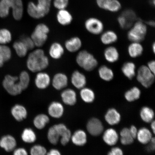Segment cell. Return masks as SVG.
I'll use <instances>...</instances> for the list:
<instances>
[{"instance_id":"cell-52","label":"cell","mask_w":155,"mask_h":155,"mask_svg":"<svg viewBox=\"0 0 155 155\" xmlns=\"http://www.w3.org/2000/svg\"><path fill=\"white\" fill-rule=\"evenodd\" d=\"M46 155H62L61 153L57 149H51L48 152H47Z\"/></svg>"},{"instance_id":"cell-32","label":"cell","mask_w":155,"mask_h":155,"mask_svg":"<svg viewBox=\"0 0 155 155\" xmlns=\"http://www.w3.org/2000/svg\"><path fill=\"white\" fill-rule=\"evenodd\" d=\"M80 95L83 101L87 103L92 102L95 97L94 93L91 89L85 87L81 89Z\"/></svg>"},{"instance_id":"cell-23","label":"cell","mask_w":155,"mask_h":155,"mask_svg":"<svg viewBox=\"0 0 155 155\" xmlns=\"http://www.w3.org/2000/svg\"><path fill=\"white\" fill-rule=\"evenodd\" d=\"M104 58L108 62L114 63L117 61L119 58V54L117 48L114 46H110L104 50Z\"/></svg>"},{"instance_id":"cell-38","label":"cell","mask_w":155,"mask_h":155,"mask_svg":"<svg viewBox=\"0 0 155 155\" xmlns=\"http://www.w3.org/2000/svg\"><path fill=\"white\" fill-rule=\"evenodd\" d=\"M30 74L26 71H23L18 77V82L23 91L28 88L30 84Z\"/></svg>"},{"instance_id":"cell-5","label":"cell","mask_w":155,"mask_h":155,"mask_svg":"<svg viewBox=\"0 0 155 155\" xmlns=\"http://www.w3.org/2000/svg\"><path fill=\"white\" fill-rule=\"evenodd\" d=\"M76 61L79 67L87 71L94 70L98 65L95 58L86 50L79 52L77 56Z\"/></svg>"},{"instance_id":"cell-48","label":"cell","mask_w":155,"mask_h":155,"mask_svg":"<svg viewBox=\"0 0 155 155\" xmlns=\"http://www.w3.org/2000/svg\"><path fill=\"white\" fill-rule=\"evenodd\" d=\"M13 155H28L26 149L22 147L15 148L13 150Z\"/></svg>"},{"instance_id":"cell-27","label":"cell","mask_w":155,"mask_h":155,"mask_svg":"<svg viewBox=\"0 0 155 155\" xmlns=\"http://www.w3.org/2000/svg\"><path fill=\"white\" fill-rule=\"evenodd\" d=\"M136 65L132 62H127L121 68L122 73L128 79L131 80L136 75Z\"/></svg>"},{"instance_id":"cell-50","label":"cell","mask_w":155,"mask_h":155,"mask_svg":"<svg viewBox=\"0 0 155 155\" xmlns=\"http://www.w3.org/2000/svg\"><path fill=\"white\" fill-rule=\"evenodd\" d=\"M147 67L150 70L151 72L155 74V61H149L147 64Z\"/></svg>"},{"instance_id":"cell-25","label":"cell","mask_w":155,"mask_h":155,"mask_svg":"<svg viewBox=\"0 0 155 155\" xmlns=\"http://www.w3.org/2000/svg\"><path fill=\"white\" fill-rule=\"evenodd\" d=\"M143 48L140 42H132L128 48V53L132 58H137L142 55Z\"/></svg>"},{"instance_id":"cell-24","label":"cell","mask_w":155,"mask_h":155,"mask_svg":"<svg viewBox=\"0 0 155 155\" xmlns=\"http://www.w3.org/2000/svg\"><path fill=\"white\" fill-rule=\"evenodd\" d=\"M105 119L110 125H115L119 123L121 120V116L117 110L114 108L110 109L107 112Z\"/></svg>"},{"instance_id":"cell-15","label":"cell","mask_w":155,"mask_h":155,"mask_svg":"<svg viewBox=\"0 0 155 155\" xmlns=\"http://www.w3.org/2000/svg\"><path fill=\"white\" fill-rule=\"evenodd\" d=\"M11 113L13 118L18 122L24 120L28 115L26 108L22 104H19L13 106L11 108Z\"/></svg>"},{"instance_id":"cell-18","label":"cell","mask_w":155,"mask_h":155,"mask_svg":"<svg viewBox=\"0 0 155 155\" xmlns=\"http://www.w3.org/2000/svg\"><path fill=\"white\" fill-rule=\"evenodd\" d=\"M58 22L63 26L71 24L73 21L72 14L66 9L59 10L56 15Z\"/></svg>"},{"instance_id":"cell-43","label":"cell","mask_w":155,"mask_h":155,"mask_svg":"<svg viewBox=\"0 0 155 155\" xmlns=\"http://www.w3.org/2000/svg\"><path fill=\"white\" fill-rule=\"evenodd\" d=\"M121 8V5L119 0H111L107 11L112 13L117 12Z\"/></svg>"},{"instance_id":"cell-26","label":"cell","mask_w":155,"mask_h":155,"mask_svg":"<svg viewBox=\"0 0 155 155\" xmlns=\"http://www.w3.org/2000/svg\"><path fill=\"white\" fill-rule=\"evenodd\" d=\"M50 118L48 116L44 114H38L34 117L33 124L38 130H42L49 123Z\"/></svg>"},{"instance_id":"cell-13","label":"cell","mask_w":155,"mask_h":155,"mask_svg":"<svg viewBox=\"0 0 155 155\" xmlns=\"http://www.w3.org/2000/svg\"><path fill=\"white\" fill-rule=\"evenodd\" d=\"M52 85L55 90L60 91L66 87L68 83V79L66 75L62 73H58L54 75L52 81Z\"/></svg>"},{"instance_id":"cell-8","label":"cell","mask_w":155,"mask_h":155,"mask_svg":"<svg viewBox=\"0 0 155 155\" xmlns=\"http://www.w3.org/2000/svg\"><path fill=\"white\" fill-rule=\"evenodd\" d=\"M137 79L143 87L148 88L154 82L155 74L151 72L147 66L143 65L139 67L137 71Z\"/></svg>"},{"instance_id":"cell-11","label":"cell","mask_w":155,"mask_h":155,"mask_svg":"<svg viewBox=\"0 0 155 155\" xmlns=\"http://www.w3.org/2000/svg\"><path fill=\"white\" fill-rule=\"evenodd\" d=\"M87 130L91 135L97 136L101 134L103 131L104 127L101 122L97 118H92L87 125Z\"/></svg>"},{"instance_id":"cell-2","label":"cell","mask_w":155,"mask_h":155,"mask_svg":"<svg viewBox=\"0 0 155 155\" xmlns=\"http://www.w3.org/2000/svg\"><path fill=\"white\" fill-rule=\"evenodd\" d=\"M12 9V15L15 20L20 21L24 14V5L22 0H1L0 17L5 18Z\"/></svg>"},{"instance_id":"cell-40","label":"cell","mask_w":155,"mask_h":155,"mask_svg":"<svg viewBox=\"0 0 155 155\" xmlns=\"http://www.w3.org/2000/svg\"><path fill=\"white\" fill-rule=\"evenodd\" d=\"M12 39V35L10 31L7 29L0 30V44L5 45L9 43Z\"/></svg>"},{"instance_id":"cell-56","label":"cell","mask_w":155,"mask_h":155,"mask_svg":"<svg viewBox=\"0 0 155 155\" xmlns=\"http://www.w3.org/2000/svg\"><path fill=\"white\" fill-rule=\"evenodd\" d=\"M5 62L0 59V68L3 66V65L4 63Z\"/></svg>"},{"instance_id":"cell-9","label":"cell","mask_w":155,"mask_h":155,"mask_svg":"<svg viewBox=\"0 0 155 155\" xmlns=\"http://www.w3.org/2000/svg\"><path fill=\"white\" fill-rule=\"evenodd\" d=\"M84 26L87 31L94 35L101 34L104 28L102 21L94 17H90L86 19L84 23Z\"/></svg>"},{"instance_id":"cell-16","label":"cell","mask_w":155,"mask_h":155,"mask_svg":"<svg viewBox=\"0 0 155 155\" xmlns=\"http://www.w3.org/2000/svg\"><path fill=\"white\" fill-rule=\"evenodd\" d=\"M61 97L63 102L67 105L72 106L76 103L77 94L72 89H65L61 93Z\"/></svg>"},{"instance_id":"cell-19","label":"cell","mask_w":155,"mask_h":155,"mask_svg":"<svg viewBox=\"0 0 155 155\" xmlns=\"http://www.w3.org/2000/svg\"><path fill=\"white\" fill-rule=\"evenodd\" d=\"M50 57L52 59H61L64 53V49L62 45L58 42H54L50 46L48 51Z\"/></svg>"},{"instance_id":"cell-47","label":"cell","mask_w":155,"mask_h":155,"mask_svg":"<svg viewBox=\"0 0 155 155\" xmlns=\"http://www.w3.org/2000/svg\"><path fill=\"white\" fill-rule=\"evenodd\" d=\"M111 0H96L97 5L100 9L107 10Z\"/></svg>"},{"instance_id":"cell-49","label":"cell","mask_w":155,"mask_h":155,"mask_svg":"<svg viewBox=\"0 0 155 155\" xmlns=\"http://www.w3.org/2000/svg\"><path fill=\"white\" fill-rule=\"evenodd\" d=\"M107 155H123V151L118 147H115L108 153Z\"/></svg>"},{"instance_id":"cell-30","label":"cell","mask_w":155,"mask_h":155,"mask_svg":"<svg viewBox=\"0 0 155 155\" xmlns=\"http://www.w3.org/2000/svg\"><path fill=\"white\" fill-rule=\"evenodd\" d=\"M152 133L146 128L140 129L137 132V138L141 144H148L152 138Z\"/></svg>"},{"instance_id":"cell-58","label":"cell","mask_w":155,"mask_h":155,"mask_svg":"<svg viewBox=\"0 0 155 155\" xmlns=\"http://www.w3.org/2000/svg\"><path fill=\"white\" fill-rule=\"evenodd\" d=\"M151 3L152 5H155V0H151Z\"/></svg>"},{"instance_id":"cell-29","label":"cell","mask_w":155,"mask_h":155,"mask_svg":"<svg viewBox=\"0 0 155 155\" xmlns=\"http://www.w3.org/2000/svg\"><path fill=\"white\" fill-rule=\"evenodd\" d=\"M118 39L117 35L112 30L106 31L101 36V40L103 44L105 45L111 44L117 41Z\"/></svg>"},{"instance_id":"cell-7","label":"cell","mask_w":155,"mask_h":155,"mask_svg":"<svg viewBox=\"0 0 155 155\" xmlns=\"http://www.w3.org/2000/svg\"><path fill=\"white\" fill-rule=\"evenodd\" d=\"M3 86L6 91L12 96L18 95L23 91L18 82V77L6 75L3 80Z\"/></svg>"},{"instance_id":"cell-31","label":"cell","mask_w":155,"mask_h":155,"mask_svg":"<svg viewBox=\"0 0 155 155\" xmlns=\"http://www.w3.org/2000/svg\"><path fill=\"white\" fill-rule=\"evenodd\" d=\"M98 71L99 75L103 80L109 82L114 78L113 71L107 66H102L99 69Z\"/></svg>"},{"instance_id":"cell-4","label":"cell","mask_w":155,"mask_h":155,"mask_svg":"<svg viewBox=\"0 0 155 155\" xmlns=\"http://www.w3.org/2000/svg\"><path fill=\"white\" fill-rule=\"evenodd\" d=\"M127 33V38L132 42H140L144 40L147 32V27L141 20L136 21Z\"/></svg>"},{"instance_id":"cell-34","label":"cell","mask_w":155,"mask_h":155,"mask_svg":"<svg viewBox=\"0 0 155 155\" xmlns=\"http://www.w3.org/2000/svg\"><path fill=\"white\" fill-rule=\"evenodd\" d=\"M141 94L140 89L138 87H134L125 92V97L128 101L133 102L140 98Z\"/></svg>"},{"instance_id":"cell-44","label":"cell","mask_w":155,"mask_h":155,"mask_svg":"<svg viewBox=\"0 0 155 155\" xmlns=\"http://www.w3.org/2000/svg\"><path fill=\"white\" fill-rule=\"evenodd\" d=\"M69 4V0H53V5L55 8L59 10L67 8Z\"/></svg>"},{"instance_id":"cell-41","label":"cell","mask_w":155,"mask_h":155,"mask_svg":"<svg viewBox=\"0 0 155 155\" xmlns=\"http://www.w3.org/2000/svg\"><path fill=\"white\" fill-rule=\"evenodd\" d=\"M12 56L11 48L5 45H0V59L4 62L9 61Z\"/></svg>"},{"instance_id":"cell-21","label":"cell","mask_w":155,"mask_h":155,"mask_svg":"<svg viewBox=\"0 0 155 155\" xmlns=\"http://www.w3.org/2000/svg\"><path fill=\"white\" fill-rule=\"evenodd\" d=\"M71 140L73 144L76 146H83L87 143L86 134L82 130H78L74 132L71 135Z\"/></svg>"},{"instance_id":"cell-42","label":"cell","mask_w":155,"mask_h":155,"mask_svg":"<svg viewBox=\"0 0 155 155\" xmlns=\"http://www.w3.org/2000/svg\"><path fill=\"white\" fill-rule=\"evenodd\" d=\"M30 153V155H46L47 150L42 145L36 144L31 147Z\"/></svg>"},{"instance_id":"cell-20","label":"cell","mask_w":155,"mask_h":155,"mask_svg":"<svg viewBox=\"0 0 155 155\" xmlns=\"http://www.w3.org/2000/svg\"><path fill=\"white\" fill-rule=\"evenodd\" d=\"M82 46L81 39L78 37H73L66 41L65 47L71 53H75L80 49Z\"/></svg>"},{"instance_id":"cell-54","label":"cell","mask_w":155,"mask_h":155,"mask_svg":"<svg viewBox=\"0 0 155 155\" xmlns=\"http://www.w3.org/2000/svg\"><path fill=\"white\" fill-rule=\"evenodd\" d=\"M151 129H152V130L153 131V133L154 134L155 131V123L154 121H152V124H151Z\"/></svg>"},{"instance_id":"cell-6","label":"cell","mask_w":155,"mask_h":155,"mask_svg":"<svg viewBox=\"0 0 155 155\" xmlns=\"http://www.w3.org/2000/svg\"><path fill=\"white\" fill-rule=\"evenodd\" d=\"M49 32V27L46 24L41 23L36 25L30 37L36 47H41L45 44Z\"/></svg>"},{"instance_id":"cell-35","label":"cell","mask_w":155,"mask_h":155,"mask_svg":"<svg viewBox=\"0 0 155 155\" xmlns=\"http://www.w3.org/2000/svg\"><path fill=\"white\" fill-rule=\"evenodd\" d=\"M140 116L141 119L145 123H150L154 119V112L148 107H144L141 110Z\"/></svg>"},{"instance_id":"cell-14","label":"cell","mask_w":155,"mask_h":155,"mask_svg":"<svg viewBox=\"0 0 155 155\" xmlns=\"http://www.w3.org/2000/svg\"><path fill=\"white\" fill-rule=\"evenodd\" d=\"M17 145L16 139L10 135L4 136L0 139V147L7 152L14 150L16 148Z\"/></svg>"},{"instance_id":"cell-57","label":"cell","mask_w":155,"mask_h":155,"mask_svg":"<svg viewBox=\"0 0 155 155\" xmlns=\"http://www.w3.org/2000/svg\"><path fill=\"white\" fill-rule=\"evenodd\" d=\"M152 49L153 52L155 54V43L154 42L153 44L152 45Z\"/></svg>"},{"instance_id":"cell-12","label":"cell","mask_w":155,"mask_h":155,"mask_svg":"<svg viewBox=\"0 0 155 155\" xmlns=\"http://www.w3.org/2000/svg\"><path fill=\"white\" fill-rule=\"evenodd\" d=\"M48 115L54 119H59L64 115V108L63 104L58 101H53L50 103L48 108Z\"/></svg>"},{"instance_id":"cell-10","label":"cell","mask_w":155,"mask_h":155,"mask_svg":"<svg viewBox=\"0 0 155 155\" xmlns=\"http://www.w3.org/2000/svg\"><path fill=\"white\" fill-rule=\"evenodd\" d=\"M51 79L48 73L40 71L37 74L35 79V84L38 89L41 90L47 88L51 83Z\"/></svg>"},{"instance_id":"cell-55","label":"cell","mask_w":155,"mask_h":155,"mask_svg":"<svg viewBox=\"0 0 155 155\" xmlns=\"http://www.w3.org/2000/svg\"><path fill=\"white\" fill-rule=\"evenodd\" d=\"M147 24L152 27H154L155 26V22L153 21H149Z\"/></svg>"},{"instance_id":"cell-45","label":"cell","mask_w":155,"mask_h":155,"mask_svg":"<svg viewBox=\"0 0 155 155\" xmlns=\"http://www.w3.org/2000/svg\"><path fill=\"white\" fill-rule=\"evenodd\" d=\"M71 132L70 129H68L67 130L61 135L60 137V141L61 144L63 146H65L68 144L71 140Z\"/></svg>"},{"instance_id":"cell-1","label":"cell","mask_w":155,"mask_h":155,"mask_svg":"<svg viewBox=\"0 0 155 155\" xmlns=\"http://www.w3.org/2000/svg\"><path fill=\"white\" fill-rule=\"evenodd\" d=\"M49 59L44 50L38 48L29 54L27 60L28 69L33 73H38L47 68L49 65Z\"/></svg>"},{"instance_id":"cell-53","label":"cell","mask_w":155,"mask_h":155,"mask_svg":"<svg viewBox=\"0 0 155 155\" xmlns=\"http://www.w3.org/2000/svg\"><path fill=\"white\" fill-rule=\"evenodd\" d=\"M150 144L148 146V150L149 151H152L154 150L155 149V138L154 137H152V139L150 141Z\"/></svg>"},{"instance_id":"cell-17","label":"cell","mask_w":155,"mask_h":155,"mask_svg":"<svg viewBox=\"0 0 155 155\" xmlns=\"http://www.w3.org/2000/svg\"><path fill=\"white\" fill-rule=\"evenodd\" d=\"M71 82L74 86L78 89L84 88L87 84L86 76L78 71H75L73 73L71 77Z\"/></svg>"},{"instance_id":"cell-36","label":"cell","mask_w":155,"mask_h":155,"mask_svg":"<svg viewBox=\"0 0 155 155\" xmlns=\"http://www.w3.org/2000/svg\"><path fill=\"white\" fill-rule=\"evenodd\" d=\"M47 138L48 141L53 145H57L60 141V135L53 126L48 129Z\"/></svg>"},{"instance_id":"cell-39","label":"cell","mask_w":155,"mask_h":155,"mask_svg":"<svg viewBox=\"0 0 155 155\" xmlns=\"http://www.w3.org/2000/svg\"><path fill=\"white\" fill-rule=\"evenodd\" d=\"M121 15L124 17L129 28H130L136 20V15L134 12L131 9H127L124 11Z\"/></svg>"},{"instance_id":"cell-46","label":"cell","mask_w":155,"mask_h":155,"mask_svg":"<svg viewBox=\"0 0 155 155\" xmlns=\"http://www.w3.org/2000/svg\"><path fill=\"white\" fill-rule=\"evenodd\" d=\"M20 40L24 42L28 50L33 49L35 47L33 41L31 37L27 36H23L21 38Z\"/></svg>"},{"instance_id":"cell-28","label":"cell","mask_w":155,"mask_h":155,"mask_svg":"<svg viewBox=\"0 0 155 155\" xmlns=\"http://www.w3.org/2000/svg\"><path fill=\"white\" fill-rule=\"evenodd\" d=\"M21 138L23 141L28 144L34 143L36 140L37 135L35 132L30 128H26L22 132Z\"/></svg>"},{"instance_id":"cell-33","label":"cell","mask_w":155,"mask_h":155,"mask_svg":"<svg viewBox=\"0 0 155 155\" xmlns=\"http://www.w3.org/2000/svg\"><path fill=\"white\" fill-rule=\"evenodd\" d=\"M13 46L17 55L19 57H24L28 54V48L21 40L15 41L13 43Z\"/></svg>"},{"instance_id":"cell-51","label":"cell","mask_w":155,"mask_h":155,"mask_svg":"<svg viewBox=\"0 0 155 155\" xmlns=\"http://www.w3.org/2000/svg\"><path fill=\"white\" fill-rule=\"evenodd\" d=\"M129 130L130 131L131 134L132 136L133 137V138L134 139L137 138L138 131H137L136 127L134 126H131L130 129H129Z\"/></svg>"},{"instance_id":"cell-37","label":"cell","mask_w":155,"mask_h":155,"mask_svg":"<svg viewBox=\"0 0 155 155\" xmlns=\"http://www.w3.org/2000/svg\"><path fill=\"white\" fill-rule=\"evenodd\" d=\"M120 134L121 136V142L123 145H129L133 143L134 139L131 134L129 129L124 128L122 130Z\"/></svg>"},{"instance_id":"cell-3","label":"cell","mask_w":155,"mask_h":155,"mask_svg":"<svg viewBox=\"0 0 155 155\" xmlns=\"http://www.w3.org/2000/svg\"><path fill=\"white\" fill-rule=\"evenodd\" d=\"M52 0H37L36 3L29 2L27 11L28 15L32 18L40 19L43 18L49 13Z\"/></svg>"},{"instance_id":"cell-22","label":"cell","mask_w":155,"mask_h":155,"mask_svg":"<svg viewBox=\"0 0 155 155\" xmlns=\"http://www.w3.org/2000/svg\"><path fill=\"white\" fill-rule=\"evenodd\" d=\"M119 136L115 130L110 128L107 130L104 133L103 139L106 144L109 145H115L117 143Z\"/></svg>"}]
</instances>
